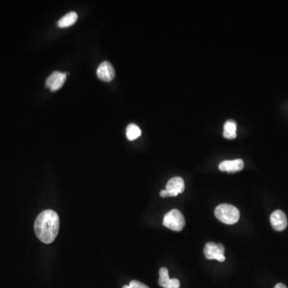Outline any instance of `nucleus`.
I'll use <instances>...</instances> for the list:
<instances>
[{
    "mask_svg": "<svg viewBox=\"0 0 288 288\" xmlns=\"http://www.w3.org/2000/svg\"><path fill=\"white\" fill-rule=\"evenodd\" d=\"M59 229L60 217L54 210H44L35 219V235L43 243L48 244L54 242L58 236Z\"/></svg>",
    "mask_w": 288,
    "mask_h": 288,
    "instance_id": "obj_1",
    "label": "nucleus"
},
{
    "mask_svg": "<svg viewBox=\"0 0 288 288\" xmlns=\"http://www.w3.org/2000/svg\"><path fill=\"white\" fill-rule=\"evenodd\" d=\"M215 216L222 223L232 225L239 221L240 213L239 209L233 205L223 203L216 207L215 210Z\"/></svg>",
    "mask_w": 288,
    "mask_h": 288,
    "instance_id": "obj_2",
    "label": "nucleus"
},
{
    "mask_svg": "<svg viewBox=\"0 0 288 288\" xmlns=\"http://www.w3.org/2000/svg\"><path fill=\"white\" fill-rule=\"evenodd\" d=\"M163 226L174 231L181 232L185 226V219L183 214L177 209H173L163 218Z\"/></svg>",
    "mask_w": 288,
    "mask_h": 288,
    "instance_id": "obj_3",
    "label": "nucleus"
},
{
    "mask_svg": "<svg viewBox=\"0 0 288 288\" xmlns=\"http://www.w3.org/2000/svg\"><path fill=\"white\" fill-rule=\"evenodd\" d=\"M225 248L223 245L216 244L213 242H209L205 245L204 255L207 259H216L219 262H224Z\"/></svg>",
    "mask_w": 288,
    "mask_h": 288,
    "instance_id": "obj_4",
    "label": "nucleus"
},
{
    "mask_svg": "<svg viewBox=\"0 0 288 288\" xmlns=\"http://www.w3.org/2000/svg\"><path fill=\"white\" fill-rule=\"evenodd\" d=\"M66 79H67V74L66 73L54 71L47 79L46 87H48L51 90V91H58L64 86Z\"/></svg>",
    "mask_w": 288,
    "mask_h": 288,
    "instance_id": "obj_5",
    "label": "nucleus"
},
{
    "mask_svg": "<svg viewBox=\"0 0 288 288\" xmlns=\"http://www.w3.org/2000/svg\"><path fill=\"white\" fill-rule=\"evenodd\" d=\"M184 181L181 177H174L167 182L166 190L170 197H176L184 191Z\"/></svg>",
    "mask_w": 288,
    "mask_h": 288,
    "instance_id": "obj_6",
    "label": "nucleus"
},
{
    "mask_svg": "<svg viewBox=\"0 0 288 288\" xmlns=\"http://www.w3.org/2000/svg\"><path fill=\"white\" fill-rule=\"evenodd\" d=\"M270 219L272 227L277 232H282L287 227V218L282 210H275L271 215Z\"/></svg>",
    "mask_w": 288,
    "mask_h": 288,
    "instance_id": "obj_7",
    "label": "nucleus"
},
{
    "mask_svg": "<svg viewBox=\"0 0 288 288\" xmlns=\"http://www.w3.org/2000/svg\"><path fill=\"white\" fill-rule=\"evenodd\" d=\"M97 75L102 81L111 82L116 76V71L109 62H103L97 69Z\"/></svg>",
    "mask_w": 288,
    "mask_h": 288,
    "instance_id": "obj_8",
    "label": "nucleus"
},
{
    "mask_svg": "<svg viewBox=\"0 0 288 288\" xmlns=\"http://www.w3.org/2000/svg\"><path fill=\"white\" fill-rule=\"evenodd\" d=\"M244 167V163L241 159L235 160H225L219 164V168L221 171L235 173L240 171Z\"/></svg>",
    "mask_w": 288,
    "mask_h": 288,
    "instance_id": "obj_9",
    "label": "nucleus"
},
{
    "mask_svg": "<svg viewBox=\"0 0 288 288\" xmlns=\"http://www.w3.org/2000/svg\"><path fill=\"white\" fill-rule=\"evenodd\" d=\"M237 124L233 120H227L223 126V136L227 140H234L237 136Z\"/></svg>",
    "mask_w": 288,
    "mask_h": 288,
    "instance_id": "obj_10",
    "label": "nucleus"
},
{
    "mask_svg": "<svg viewBox=\"0 0 288 288\" xmlns=\"http://www.w3.org/2000/svg\"><path fill=\"white\" fill-rule=\"evenodd\" d=\"M77 20H78V15L76 12L71 11V12L67 13V15H64L59 20L58 27L60 28L70 27L76 22Z\"/></svg>",
    "mask_w": 288,
    "mask_h": 288,
    "instance_id": "obj_11",
    "label": "nucleus"
},
{
    "mask_svg": "<svg viewBox=\"0 0 288 288\" xmlns=\"http://www.w3.org/2000/svg\"><path fill=\"white\" fill-rule=\"evenodd\" d=\"M141 135V130L136 124L131 123L127 126V130H126V136L130 141H133V140L138 139Z\"/></svg>",
    "mask_w": 288,
    "mask_h": 288,
    "instance_id": "obj_12",
    "label": "nucleus"
},
{
    "mask_svg": "<svg viewBox=\"0 0 288 288\" xmlns=\"http://www.w3.org/2000/svg\"><path fill=\"white\" fill-rule=\"evenodd\" d=\"M170 279L168 270L166 267H162L160 270V279H159V284H160V286L163 287V286L167 284V282Z\"/></svg>",
    "mask_w": 288,
    "mask_h": 288,
    "instance_id": "obj_13",
    "label": "nucleus"
},
{
    "mask_svg": "<svg viewBox=\"0 0 288 288\" xmlns=\"http://www.w3.org/2000/svg\"><path fill=\"white\" fill-rule=\"evenodd\" d=\"M163 288H180V282L177 279H170Z\"/></svg>",
    "mask_w": 288,
    "mask_h": 288,
    "instance_id": "obj_14",
    "label": "nucleus"
},
{
    "mask_svg": "<svg viewBox=\"0 0 288 288\" xmlns=\"http://www.w3.org/2000/svg\"><path fill=\"white\" fill-rule=\"evenodd\" d=\"M130 287L131 288H149L147 285L144 284V283H140L137 280L131 281V283L129 284Z\"/></svg>",
    "mask_w": 288,
    "mask_h": 288,
    "instance_id": "obj_15",
    "label": "nucleus"
},
{
    "mask_svg": "<svg viewBox=\"0 0 288 288\" xmlns=\"http://www.w3.org/2000/svg\"><path fill=\"white\" fill-rule=\"evenodd\" d=\"M160 196L163 198L168 197V193H167L166 190H161V192H160Z\"/></svg>",
    "mask_w": 288,
    "mask_h": 288,
    "instance_id": "obj_16",
    "label": "nucleus"
},
{
    "mask_svg": "<svg viewBox=\"0 0 288 288\" xmlns=\"http://www.w3.org/2000/svg\"><path fill=\"white\" fill-rule=\"evenodd\" d=\"M274 288H287L286 286V285L283 284V283H278L275 286Z\"/></svg>",
    "mask_w": 288,
    "mask_h": 288,
    "instance_id": "obj_17",
    "label": "nucleus"
},
{
    "mask_svg": "<svg viewBox=\"0 0 288 288\" xmlns=\"http://www.w3.org/2000/svg\"><path fill=\"white\" fill-rule=\"evenodd\" d=\"M123 288H131L129 285H125V286H123Z\"/></svg>",
    "mask_w": 288,
    "mask_h": 288,
    "instance_id": "obj_18",
    "label": "nucleus"
}]
</instances>
